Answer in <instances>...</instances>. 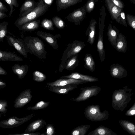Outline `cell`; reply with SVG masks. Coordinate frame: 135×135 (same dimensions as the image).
<instances>
[{"label": "cell", "instance_id": "cb8c5ba5", "mask_svg": "<svg viewBox=\"0 0 135 135\" xmlns=\"http://www.w3.org/2000/svg\"><path fill=\"white\" fill-rule=\"evenodd\" d=\"M82 0H57L56 1L58 11L67 8L82 1Z\"/></svg>", "mask_w": 135, "mask_h": 135}, {"label": "cell", "instance_id": "ffe728a7", "mask_svg": "<svg viewBox=\"0 0 135 135\" xmlns=\"http://www.w3.org/2000/svg\"><path fill=\"white\" fill-rule=\"evenodd\" d=\"M23 59L17 54L10 51L0 50V61H22Z\"/></svg>", "mask_w": 135, "mask_h": 135}, {"label": "cell", "instance_id": "7402d4cb", "mask_svg": "<svg viewBox=\"0 0 135 135\" xmlns=\"http://www.w3.org/2000/svg\"><path fill=\"white\" fill-rule=\"evenodd\" d=\"M12 69L13 73L17 75L19 79H23L28 71L27 65H20L18 64H14L12 66Z\"/></svg>", "mask_w": 135, "mask_h": 135}, {"label": "cell", "instance_id": "8992f818", "mask_svg": "<svg viewBox=\"0 0 135 135\" xmlns=\"http://www.w3.org/2000/svg\"><path fill=\"white\" fill-rule=\"evenodd\" d=\"M105 9H100L99 20V31L97 47L101 61L103 62L105 59V52L103 44V33L104 27V20L106 16Z\"/></svg>", "mask_w": 135, "mask_h": 135}, {"label": "cell", "instance_id": "484cf974", "mask_svg": "<svg viewBox=\"0 0 135 135\" xmlns=\"http://www.w3.org/2000/svg\"><path fill=\"white\" fill-rule=\"evenodd\" d=\"M87 135H117L110 129L106 127L100 126L92 131Z\"/></svg>", "mask_w": 135, "mask_h": 135}, {"label": "cell", "instance_id": "f1b7e54d", "mask_svg": "<svg viewBox=\"0 0 135 135\" xmlns=\"http://www.w3.org/2000/svg\"><path fill=\"white\" fill-rule=\"evenodd\" d=\"M118 122L124 130L132 135H135V126L132 122L122 120H119Z\"/></svg>", "mask_w": 135, "mask_h": 135}, {"label": "cell", "instance_id": "c3c4849f", "mask_svg": "<svg viewBox=\"0 0 135 135\" xmlns=\"http://www.w3.org/2000/svg\"><path fill=\"white\" fill-rule=\"evenodd\" d=\"M7 74V71L0 66V75H6Z\"/></svg>", "mask_w": 135, "mask_h": 135}, {"label": "cell", "instance_id": "bcb514c9", "mask_svg": "<svg viewBox=\"0 0 135 135\" xmlns=\"http://www.w3.org/2000/svg\"><path fill=\"white\" fill-rule=\"evenodd\" d=\"M41 134L40 133H16L9 134L7 135H40Z\"/></svg>", "mask_w": 135, "mask_h": 135}, {"label": "cell", "instance_id": "f907efd6", "mask_svg": "<svg viewBox=\"0 0 135 135\" xmlns=\"http://www.w3.org/2000/svg\"><path fill=\"white\" fill-rule=\"evenodd\" d=\"M7 16V15L5 13H3L0 12V20L3 19Z\"/></svg>", "mask_w": 135, "mask_h": 135}, {"label": "cell", "instance_id": "5b68a950", "mask_svg": "<svg viewBox=\"0 0 135 135\" xmlns=\"http://www.w3.org/2000/svg\"><path fill=\"white\" fill-rule=\"evenodd\" d=\"M85 46L84 42L77 40H74L72 43L69 44L62 54V58L61 59L62 61L60 65L59 71L61 72L64 69V65L69 57L78 54Z\"/></svg>", "mask_w": 135, "mask_h": 135}, {"label": "cell", "instance_id": "f5cc1de1", "mask_svg": "<svg viewBox=\"0 0 135 135\" xmlns=\"http://www.w3.org/2000/svg\"><path fill=\"white\" fill-rule=\"evenodd\" d=\"M2 115V113L0 112V118L1 117Z\"/></svg>", "mask_w": 135, "mask_h": 135}, {"label": "cell", "instance_id": "44dd1931", "mask_svg": "<svg viewBox=\"0 0 135 135\" xmlns=\"http://www.w3.org/2000/svg\"><path fill=\"white\" fill-rule=\"evenodd\" d=\"M97 23L95 19H91L85 33L86 36H88L87 42L91 45L93 44L95 39L96 25Z\"/></svg>", "mask_w": 135, "mask_h": 135}, {"label": "cell", "instance_id": "f6af8a7d", "mask_svg": "<svg viewBox=\"0 0 135 135\" xmlns=\"http://www.w3.org/2000/svg\"><path fill=\"white\" fill-rule=\"evenodd\" d=\"M8 11V9L6 6L0 1V12L5 13V12Z\"/></svg>", "mask_w": 135, "mask_h": 135}, {"label": "cell", "instance_id": "b9f144b4", "mask_svg": "<svg viewBox=\"0 0 135 135\" xmlns=\"http://www.w3.org/2000/svg\"><path fill=\"white\" fill-rule=\"evenodd\" d=\"M119 18L120 19V24L124 26L127 27V24L125 13L123 9L120 13Z\"/></svg>", "mask_w": 135, "mask_h": 135}, {"label": "cell", "instance_id": "60d3db41", "mask_svg": "<svg viewBox=\"0 0 135 135\" xmlns=\"http://www.w3.org/2000/svg\"><path fill=\"white\" fill-rule=\"evenodd\" d=\"M46 135H55V132L54 126L51 124H49L46 127Z\"/></svg>", "mask_w": 135, "mask_h": 135}, {"label": "cell", "instance_id": "4fadbf2b", "mask_svg": "<svg viewBox=\"0 0 135 135\" xmlns=\"http://www.w3.org/2000/svg\"><path fill=\"white\" fill-rule=\"evenodd\" d=\"M111 76L114 78L121 79L127 75L126 70L122 65L118 64H113L110 66L109 70Z\"/></svg>", "mask_w": 135, "mask_h": 135}, {"label": "cell", "instance_id": "5bb4252c", "mask_svg": "<svg viewBox=\"0 0 135 135\" xmlns=\"http://www.w3.org/2000/svg\"><path fill=\"white\" fill-rule=\"evenodd\" d=\"M105 5L111 15L112 20H115L120 24V13L123 9L114 5L111 0H105Z\"/></svg>", "mask_w": 135, "mask_h": 135}, {"label": "cell", "instance_id": "8fae6325", "mask_svg": "<svg viewBox=\"0 0 135 135\" xmlns=\"http://www.w3.org/2000/svg\"><path fill=\"white\" fill-rule=\"evenodd\" d=\"M32 98L30 89H27L23 91L15 99L14 108L17 109L23 107L31 100Z\"/></svg>", "mask_w": 135, "mask_h": 135}, {"label": "cell", "instance_id": "7dc6e473", "mask_svg": "<svg viewBox=\"0 0 135 135\" xmlns=\"http://www.w3.org/2000/svg\"><path fill=\"white\" fill-rule=\"evenodd\" d=\"M7 85V83L5 81L0 79V89L5 88Z\"/></svg>", "mask_w": 135, "mask_h": 135}, {"label": "cell", "instance_id": "6da1fadb", "mask_svg": "<svg viewBox=\"0 0 135 135\" xmlns=\"http://www.w3.org/2000/svg\"><path fill=\"white\" fill-rule=\"evenodd\" d=\"M132 88H128L126 85L123 88L115 90L112 97V104L113 108L122 111L127 107L131 100L133 94Z\"/></svg>", "mask_w": 135, "mask_h": 135}, {"label": "cell", "instance_id": "d4e9b609", "mask_svg": "<svg viewBox=\"0 0 135 135\" xmlns=\"http://www.w3.org/2000/svg\"><path fill=\"white\" fill-rule=\"evenodd\" d=\"M40 23V20H36L20 26L18 28L19 30L31 32L38 30Z\"/></svg>", "mask_w": 135, "mask_h": 135}, {"label": "cell", "instance_id": "681fc988", "mask_svg": "<svg viewBox=\"0 0 135 135\" xmlns=\"http://www.w3.org/2000/svg\"><path fill=\"white\" fill-rule=\"evenodd\" d=\"M44 3L46 4L49 5V6H50L52 4L53 1L54 0H43Z\"/></svg>", "mask_w": 135, "mask_h": 135}, {"label": "cell", "instance_id": "9a60e30c", "mask_svg": "<svg viewBox=\"0 0 135 135\" xmlns=\"http://www.w3.org/2000/svg\"><path fill=\"white\" fill-rule=\"evenodd\" d=\"M86 83L81 80L70 78H60L52 82L47 83L49 86H61L74 84L78 85Z\"/></svg>", "mask_w": 135, "mask_h": 135}, {"label": "cell", "instance_id": "52a82bcc", "mask_svg": "<svg viewBox=\"0 0 135 135\" xmlns=\"http://www.w3.org/2000/svg\"><path fill=\"white\" fill-rule=\"evenodd\" d=\"M35 116L34 114H32L21 118L12 116L0 121V128L3 129H11L18 127L29 120Z\"/></svg>", "mask_w": 135, "mask_h": 135}, {"label": "cell", "instance_id": "4316f807", "mask_svg": "<svg viewBox=\"0 0 135 135\" xmlns=\"http://www.w3.org/2000/svg\"><path fill=\"white\" fill-rule=\"evenodd\" d=\"M78 55L72 56L66 61L64 65V69L69 71L74 69L79 65Z\"/></svg>", "mask_w": 135, "mask_h": 135}, {"label": "cell", "instance_id": "816d5d0a", "mask_svg": "<svg viewBox=\"0 0 135 135\" xmlns=\"http://www.w3.org/2000/svg\"><path fill=\"white\" fill-rule=\"evenodd\" d=\"M40 135H46L45 133H43L42 134H41Z\"/></svg>", "mask_w": 135, "mask_h": 135}, {"label": "cell", "instance_id": "603a6c76", "mask_svg": "<svg viewBox=\"0 0 135 135\" xmlns=\"http://www.w3.org/2000/svg\"><path fill=\"white\" fill-rule=\"evenodd\" d=\"M45 121L39 119L30 123L26 128L25 133H31L38 130L44 127L46 124Z\"/></svg>", "mask_w": 135, "mask_h": 135}, {"label": "cell", "instance_id": "836d02e7", "mask_svg": "<svg viewBox=\"0 0 135 135\" xmlns=\"http://www.w3.org/2000/svg\"><path fill=\"white\" fill-rule=\"evenodd\" d=\"M50 102H46L41 101L37 103L35 105L28 107L27 109L28 110H37L43 109L48 106Z\"/></svg>", "mask_w": 135, "mask_h": 135}, {"label": "cell", "instance_id": "8d00e7d4", "mask_svg": "<svg viewBox=\"0 0 135 135\" xmlns=\"http://www.w3.org/2000/svg\"><path fill=\"white\" fill-rule=\"evenodd\" d=\"M4 1L9 5L10 10L9 14V17H11L13 11V6L15 7H18L19 4L16 0H5Z\"/></svg>", "mask_w": 135, "mask_h": 135}, {"label": "cell", "instance_id": "2e32d148", "mask_svg": "<svg viewBox=\"0 0 135 135\" xmlns=\"http://www.w3.org/2000/svg\"><path fill=\"white\" fill-rule=\"evenodd\" d=\"M70 78L83 81L86 83L97 81L98 78L89 75H86L78 72L73 73L71 74L61 77V78Z\"/></svg>", "mask_w": 135, "mask_h": 135}, {"label": "cell", "instance_id": "74e56055", "mask_svg": "<svg viewBox=\"0 0 135 135\" xmlns=\"http://www.w3.org/2000/svg\"><path fill=\"white\" fill-rule=\"evenodd\" d=\"M97 0H90L88 1L84 5L86 12L88 13H90L95 7L96 2Z\"/></svg>", "mask_w": 135, "mask_h": 135}, {"label": "cell", "instance_id": "e575fe53", "mask_svg": "<svg viewBox=\"0 0 135 135\" xmlns=\"http://www.w3.org/2000/svg\"><path fill=\"white\" fill-rule=\"evenodd\" d=\"M41 26L47 30L53 31L54 28L53 26V23L50 19L46 18H44L41 23Z\"/></svg>", "mask_w": 135, "mask_h": 135}, {"label": "cell", "instance_id": "7a4b0ae2", "mask_svg": "<svg viewBox=\"0 0 135 135\" xmlns=\"http://www.w3.org/2000/svg\"><path fill=\"white\" fill-rule=\"evenodd\" d=\"M23 40L27 52L33 54L40 59H46L47 52L41 39L37 37L30 36L26 37Z\"/></svg>", "mask_w": 135, "mask_h": 135}, {"label": "cell", "instance_id": "f546056e", "mask_svg": "<svg viewBox=\"0 0 135 135\" xmlns=\"http://www.w3.org/2000/svg\"><path fill=\"white\" fill-rule=\"evenodd\" d=\"M84 61L85 62L84 68L91 72H93L95 69V64L92 55L90 54H86Z\"/></svg>", "mask_w": 135, "mask_h": 135}, {"label": "cell", "instance_id": "4dcf8cb0", "mask_svg": "<svg viewBox=\"0 0 135 135\" xmlns=\"http://www.w3.org/2000/svg\"><path fill=\"white\" fill-rule=\"evenodd\" d=\"M90 127L89 124L78 126L72 131L70 135H85Z\"/></svg>", "mask_w": 135, "mask_h": 135}, {"label": "cell", "instance_id": "3957f363", "mask_svg": "<svg viewBox=\"0 0 135 135\" xmlns=\"http://www.w3.org/2000/svg\"><path fill=\"white\" fill-rule=\"evenodd\" d=\"M50 7L45 4L43 0H40L33 10L16 20L15 23V26L18 27L26 23L37 20L38 17L45 13Z\"/></svg>", "mask_w": 135, "mask_h": 135}, {"label": "cell", "instance_id": "ab89813d", "mask_svg": "<svg viewBox=\"0 0 135 135\" xmlns=\"http://www.w3.org/2000/svg\"><path fill=\"white\" fill-rule=\"evenodd\" d=\"M8 103L5 100H0V112L5 114L7 111Z\"/></svg>", "mask_w": 135, "mask_h": 135}, {"label": "cell", "instance_id": "7bdbcfd3", "mask_svg": "<svg viewBox=\"0 0 135 135\" xmlns=\"http://www.w3.org/2000/svg\"><path fill=\"white\" fill-rule=\"evenodd\" d=\"M135 114V103L131 107L127 110L125 113V115L128 116H133Z\"/></svg>", "mask_w": 135, "mask_h": 135}, {"label": "cell", "instance_id": "e0dca14e", "mask_svg": "<svg viewBox=\"0 0 135 135\" xmlns=\"http://www.w3.org/2000/svg\"><path fill=\"white\" fill-rule=\"evenodd\" d=\"M37 2L34 0H27L21 6L20 9L19 17L23 16L33 10L36 7Z\"/></svg>", "mask_w": 135, "mask_h": 135}, {"label": "cell", "instance_id": "d590c367", "mask_svg": "<svg viewBox=\"0 0 135 135\" xmlns=\"http://www.w3.org/2000/svg\"><path fill=\"white\" fill-rule=\"evenodd\" d=\"M33 80L37 82H42L46 79V76L44 73L38 71H34L33 73Z\"/></svg>", "mask_w": 135, "mask_h": 135}, {"label": "cell", "instance_id": "1f68e13d", "mask_svg": "<svg viewBox=\"0 0 135 135\" xmlns=\"http://www.w3.org/2000/svg\"><path fill=\"white\" fill-rule=\"evenodd\" d=\"M9 23L7 21H4L0 23V42H3L8 33L7 28Z\"/></svg>", "mask_w": 135, "mask_h": 135}, {"label": "cell", "instance_id": "7c38bea8", "mask_svg": "<svg viewBox=\"0 0 135 135\" xmlns=\"http://www.w3.org/2000/svg\"><path fill=\"white\" fill-rule=\"evenodd\" d=\"M37 35L46 41L55 50H57L59 45L56 38L60 36V34L54 35L50 33L45 32L37 31L35 32Z\"/></svg>", "mask_w": 135, "mask_h": 135}, {"label": "cell", "instance_id": "9c48e42d", "mask_svg": "<svg viewBox=\"0 0 135 135\" xmlns=\"http://www.w3.org/2000/svg\"><path fill=\"white\" fill-rule=\"evenodd\" d=\"M80 90V93L77 97L70 99L76 102L85 101L92 97L97 95L100 91L101 89L99 86H93L81 88Z\"/></svg>", "mask_w": 135, "mask_h": 135}, {"label": "cell", "instance_id": "30bf717a", "mask_svg": "<svg viewBox=\"0 0 135 135\" xmlns=\"http://www.w3.org/2000/svg\"><path fill=\"white\" fill-rule=\"evenodd\" d=\"M86 12L84 5L81 7L75 9L72 12L68 14L66 18L69 21L74 23L75 25H79L85 17Z\"/></svg>", "mask_w": 135, "mask_h": 135}, {"label": "cell", "instance_id": "ee69618b", "mask_svg": "<svg viewBox=\"0 0 135 135\" xmlns=\"http://www.w3.org/2000/svg\"><path fill=\"white\" fill-rule=\"evenodd\" d=\"M115 6L123 9L124 7V5L121 1L119 0H111Z\"/></svg>", "mask_w": 135, "mask_h": 135}, {"label": "cell", "instance_id": "ba28073f", "mask_svg": "<svg viewBox=\"0 0 135 135\" xmlns=\"http://www.w3.org/2000/svg\"><path fill=\"white\" fill-rule=\"evenodd\" d=\"M9 35L6 37L8 45L13 47L21 54L25 58L27 57V53L25 48V42L23 40L16 37L13 34L8 32Z\"/></svg>", "mask_w": 135, "mask_h": 135}, {"label": "cell", "instance_id": "ac0fdd59", "mask_svg": "<svg viewBox=\"0 0 135 135\" xmlns=\"http://www.w3.org/2000/svg\"><path fill=\"white\" fill-rule=\"evenodd\" d=\"M78 85L71 84L64 86H49V90L58 94H65L77 88Z\"/></svg>", "mask_w": 135, "mask_h": 135}, {"label": "cell", "instance_id": "83f0119b", "mask_svg": "<svg viewBox=\"0 0 135 135\" xmlns=\"http://www.w3.org/2000/svg\"><path fill=\"white\" fill-rule=\"evenodd\" d=\"M116 28L114 26L113 27L111 25L109 24L108 28L107 33L108 40L114 49L115 48L117 37Z\"/></svg>", "mask_w": 135, "mask_h": 135}, {"label": "cell", "instance_id": "d6a6232c", "mask_svg": "<svg viewBox=\"0 0 135 135\" xmlns=\"http://www.w3.org/2000/svg\"><path fill=\"white\" fill-rule=\"evenodd\" d=\"M52 19L54 26L58 29L62 30L64 28L66 24L61 18L56 16L53 17Z\"/></svg>", "mask_w": 135, "mask_h": 135}, {"label": "cell", "instance_id": "d6986e66", "mask_svg": "<svg viewBox=\"0 0 135 135\" xmlns=\"http://www.w3.org/2000/svg\"><path fill=\"white\" fill-rule=\"evenodd\" d=\"M116 30L117 37L115 49L119 52L125 53L127 51V42L125 36L121 33H119L116 28Z\"/></svg>", "mask_w": 135, "mask_h": 135}, {"label": "cell", "instance_id": "277c9868", "mask_svg": "<svg viewBox=\"0 0 135 135\" xmlns=\"http://www.w3.org/2000/svg\"><path fill=\"white\" fill-rule=\"evenodd\" d=\"M85 117L88 120L92 121L104 120L109 116L108 112L104 110L102 112L100 106L98 104H92L88 106L84 111Z\"/></svg>", "mask_w": 135, "mask_h": 135}, {"label": "cell", "instance_id": "f35d334b", "mask_svg": "<svg viewBox=\"0 0 135 135\" xmlns=\"http://www.w3.org/2000/svg\"><path fill=\"white\" fill-rule=\"evenodd\" d=\"M126 20L128 25L135 30V17L131 15L127 14Z\"/></svg>", "mask_w": 135, "mask_h": 135}]
</instances>
